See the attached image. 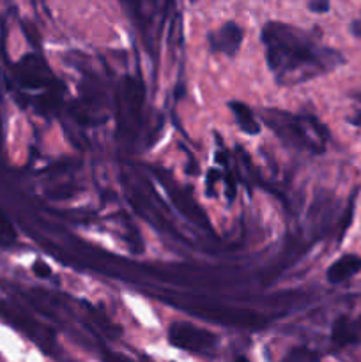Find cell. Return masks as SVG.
Instances as JSON below:
<instances>
[{
	"instance_id": "obj_11",
	"label": "cell",
	"mask_w": 361,
	"mask_h": 362,
	"mask_svg": "<svg viewBox=\"0 0 361 362\" xmlns=\"http://www.w3.org/2000/svg\"><path fill=\"white\" fill-rule=\"evenodd\" d=\"M34 274L39 276V278H48V276L52 274V271H50V267L45 264V262H35Z\"/></svg>"
},
{
	"instance_id": "obj_5",
	"label": "cell",
	"mask_w": 361,
	"mask_h": 362,
	"mask_svg": "<svg viewBox=\"0 0 361 362\" xmlns=\"http://www.w3.org/2000/svg\"><path fill=\"white\" fill-rule=\"evenodd\" d=\"M331 343L338 349L360 345L361 343V315L353 318L340 315L331 327Z\"/></svg>"
},
{
	"instance_id": "obj_4",
	"label": "cell",
	"mask_w": 361,
	"mask_h": 362,
	"mask_svg": "<svg viewBox=\"0 0 361 362\" xmlns=\"http://www.w3.org/2000/svg\"><path fill=\"white\" fill-rule=\"evenodd\" d=\"M243 37L244 32L241 25H237L236 21H227L219 28L209 32V49L212 53H223L227 57H234L239 52Z\"/></svg>"
},
{
	"instance_id": "obj_2",
	"label": "cell",
	"mask_w": 361,
	"mask_h": 362,
	"mask_svg": "<svg viewBox=\"0 0 361 362\" xmlns=\"http://www.w3.org/2000/svg\"><path fill=\"white\" fill-rule=\"evenodd\" d=\"M264 122L280 140L301 151L322 154L328 147L329 131L317 117L294 115L282 110H264Z\"/></svg>"
},
{
	"instance_id": "obj_12",
	"label": "cell",
	"mask_w": 361,
	"mask_h": 362,
	"mask_svg": "<svg viewBox=\"0 0 361 362\" xmlns=\"http://www.w3.org/2000/svg\"><path fill=\"white\" fill-rule=\"evenodd\" d=\"M357 103H360V105H357V108L354 110L353 115L349 117V122L353 124V126L361 127V95H360V98H357Z\"/></svg>"
},
{
	"instance_id": "obj_6",
	"label": "cell",
	"mask_w": 361,
	"mask_h": 362,
	"mask_svg": "<svg viewBox=\"0 0 361 362\" xmlns=\"http://www.w3.org/2000/svg\"><path fill=\"white\" fill-rule=\"evenodd\" d=\"M361 271V258L356 255H343L340 257L335 264L329 265L328 272H326V278L331 285H340V283L347 281L353 276H356Z\"/></svg>"
},
{
	"instance_id": "obj_8",
	"label": "cell",
	"mask_w": 361,
	"mask_h": 362,
	"mask_svg": "<svg viewBox=\"0 0 361 362\" xmlns=\"http://www.w3.org/2000/svg\"><path fill=\"white\" fill-rule=\"evenodd\" d=\"M282 362H321L319 356L308 349H294Z\"/></svg>"
},
{
	"instance_id": "obj_9",
	"label": "cell",
	"mask_w": 361,
	"mask_h": 362,
	"mask_svg": "<svg viewBox=\"0 0 361 362\" xmlns=\"http://www.w3.org/2000/svg\"><path fill=\"white\" fill-rule=\"evenodd\" d=\"M0 235L6 237V239H14V235H16L13 225H11V221L6 218L2 211H0Z\"/></svg>"
},
{
	"instance_id": "obj_10",
	"label": "cell",
	"mask_w": 361,
	"mask_h": 362,
	"mask_svg": "<svg viewBox=\"0 0 361 362\" xmlns=\"http://www.w3.org/2000/svg\"><path fill=\"white\" fill-rule=\"evenodd\" d=\"M308 9L314 11V13H328L329 11V2H326V0H311L310 4H308Z\"/></svg>"
},
{
	"instance_id": "obj_14",
	"label": "cell",
	"mask_w": 361,
	"mask_h": 362,
	"mask_svg": "<svg viewBox=\"0 0 361 362\" xmlns=\"http://www.w3.org/2000/svg\"><path fill=\"white\" fill-rule=\"evenodd\" d=\"M236 362H250V361H248L246 357H243V356H241V357H237Z\"/></svg>"
},
{
	"instance_id": "obj_3",
	"label": "cell",
	"mask_w": 361,
	"mask_h": 362,
	"mask_svg": "<svg viewBox=\"0 0 361 362\" xmlns=\"http://www.w3.org/2000/svg\"><path fill=\"white\" fill-rule=\"evenodd\" d=\"M168 341L176 349L184 350V352L197 354V356H205L211 354L218 345V336L207 329L197 327L191 324H173L168 329Z\"/></svg>"
},
{
	"instance_id": "obj_7",
	"label": "cell",
	"mask_w": 361,
	"mask_h": 362,
	"mask_svg": "<svg viewBox=\"0 0 361 362\" xmlns=\"http://www.w3.org/2000/svg\"><path fill=\"white\" fill-rule=\"evenodd\" d=\"M229 108L232 110L234 113V119H236L237 126H239V129L243 131V133L246 134H258L260 133V124H258L257 117H255L253 110L250 108L248 105H244V103L241 101H232L229 103Z\"/></svg>"
},
{
	"instance_id": "obj_13",
	"label": "cell",
	"mask_w": 361,
	"mask_h": 362,
	"mask_svg": "<svg viewBox=\"0 0 361 362\" xmlns=\"http://www.w3.org/2000/svg\"><path fill=\"white\" fill-rule=\"evenodd\" d=\"M350 32H353V35H356V37H361V20H354L353 23H350Z\"/></svg>"
},
{
	"instance_id": "obj_1",
	"label": "cell",
	"mask_w": 361,
	"mask_h": 362,
	"mask_svg": "<svg viewBox=\"0 0 361 362\" xmlns=\"http://www.w3.org/2000/svg\"><path fill=\"white\" fill-rule=\"evenodd\" d=\"M265 62L278 85H297L331 73L345 62L336 49L322 46L314 35L282 21H269L262 28Z\"/></svg>"
}]
</instances>
